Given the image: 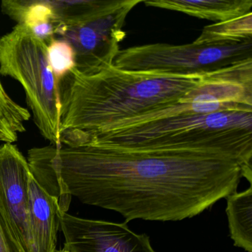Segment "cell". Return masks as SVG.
<instances>
[{
    "mask_svg": "<svg viewBox=\"0 0 252 252\" xmlns=\"http://www.w3.org/2000/svg\"><path fill=\"white\" fill-rule=\"evenodd\" d=\"M63 203L119 212L126 222L191 218L237 191L244 165L206 150H134L96 143L48 146Z\"/></svg>",
    "mask_w": 252,
    "mask_h": 252,
    "instance_id": "1",
    "label": "cell"
},
{
    "mask_svg": "<svg viewBox=\"0 0 252 252\" xmlns=\"http://www.w3.org/2000/svg\"><path fill=\"white\" fill-rule=\"evenodd\" d=\"M206 75L127 71L113 64L94 73L75 68L58 84L60 146L81 145L116 124L176 102Z\"/></svg>",
    "mask_w": 252,
    "mask_h": 252,
    "instance_id": "2",
    "label": "cell"
},
{
    "mask_svg": "<svg viewBox=\"0 0 252 252\" xmlns=\"http://www.w3.org/2000/svg\"><path fill=\"white\" fill-rule=\"evenodd\" d=\"M86 143L134 150L221 152L252 167V110L179 115L118 126L90 137Z\"/></svg>",
    "mask_w": 252,
    "mask_h": 252,
    "instance_id": "3",
    "label": "cell"
},
{
    "mask_svg": "<svg viewBox=\"0 0 252 252\" xmlns=\"http://www.w3.org/2000/svg\"><path fill=\"white\" fill-rule=\"evenodd\" d=\"M0 73L23 86L41 135L51 145L60 147L61 101L47 44L17 25L0 37Z\"/></svg>",
    "mask_w": 252,
    "mask_h": 252,
    "instance_id": "4",
    "label": "cell"
},
{
    "mask_svg": "<svg viewBox=\"0 0 252 252\" xmlns=\"http://www.w3.org/2000/svg\"><path fill=\"white\" fill-rule=\"evenodd\" d=\"M251 60L252 39L212 45L156 43L119 51L113 66L127 71L204 76Z\"/></svg>",
    "mask_w": 252,
    "mask_h": 252,
    "instance_id": "5",
    "label": "cell"
},
{
    "mask_svg": "<svg viewBox=\"0 0 252 252\" xmlns=\"http://www.w3.org/2000/svg\"><path fill=\"white\" fill-rule=\"evenodd\" d=\"M141 0H123L108 14L79 26H60L56 38H61L73 47L76 69L84 73H94L113 65L119 54V43L126 33L122 30L132 8Z\"/></svg>",
    "mask_w": 252,
    "mask_h": 252,
    "instance_id": "6",
    "label": "cell"
},
{
    "mask_svg": "<svg viewBox=\"0 0 252 252\" xmlns=\"http://www.w3.org/2000/svg\"><path fill=\"white\" fill-rule=\"evenodd\" d=\"M27 159L17 146L0 147V212L26 252H34L30 225Z\"/></svg>",
    "mask_w": 252,
    "mask_h": 252,
    "instance_id": "7",
    "label": "cell"
},
{
    "mask_svg": "<svg viewBox=\"0 0 252 252\" xmlns=\"http://www.w3.org/2000/svg\"><path fill=\"white\" fill-rule=\"evenodd\" d=\"M63 249L73 252H156L146 234H136L127 222H109L63 214Z\"/></svg>",
    "mask_w": 252,
    "mask_h": 252,
    "instance_id": "8",
    "label": "cell"
},
{
    "mask_svg": "<svg viewBox=\"0 0 252 252\" xmlns=\"http://www.w3.org/2000/svg\"><path fill=\"white\" fill-rule=\"evenodd\" d=\"M30 225L34 252H54L62 215L57 197L48 192L31 172L29 181Z\"/></svg>",
    "mask_w": 252,
    "mask_h": 252,
    "instance_id": "9",
    "label": "cell"
},
{
    "mask_svg": "<svg viewBox=\"0 0 252 252\" xmlns=\"http://www.w3.org/2000/svg\"><path fill=\"white\" fill-rule=\"evenodd\" d=\"M1 9L45 43L56 38L60 24L50 0H5Z\"/></svg>",
    "mask_w": 252,
    "mask_h": 252,
    "instance_id": "10",
    "label": "cell"
},
{
    "mask_svg": "<svg viewBox=\"0 0 252 252\" xmlns=\"http://www.w3.org/2000/svg\"><path fill=\"white\" fill-rule=\"evenodd\" d=\"M148 7L179 11L197 18L218 23L252 12V0H150L143 1Z\"/></svg>",
    "mask_w": 252,
    "mask_h": 252,
    "instance_id": "11",
    "label": "cell"
},
{
    "mask_svg": "<svg viewBox=\"0 0 252 252\" xmlns=\"http://www.w3.org/2000/svg\"><path fill=\"white\" fill-rule=\"evenodd\" d=\"M230 237L237 247L252 252V187L227 196Z\"/></svg>",
    "mask_w": 252,
    "mask_h": 252,
    "instance_id": "12",
    "label": "cell"
},
{
    "mask_svg": "<svg viewBox=\"0 0 252 252\" xmlns=\"http://www.w3.org/2000/svg\"><path fill=\"white\" fill-rule=\"evenodd\" d=\"M123 0H77L50 1L60 26H79L113 11Z\"/></svg>",
    "mask_w": 252,
    "mask_h": 252,
    "instance_id": "13",
    "label": "cell"
},
{
    "mask_svg": "<svg viewBox=\"0 0 252 252\" xmlns=\"http://www.w3.org/2000/svg\"><path fill=\"white\" fill-rule=\"evenodd\" d=\"M252 39V12L203 28L193 43L197 45L233 43Z\"/></svg>",
    "mask_w": 252,
    "mask_h": 252,
    "instance_id": "14",
    "label": "cell"
},
{
    "mask_svg": "<svg viewBox=\"0 0 252 252\" xmlns=\"http://www.w3.org/2000/svg\"><path fill=\"white\" fill-rule=\"evenodd\" d=\"M30 118V112L8 95L0 80V141H17L19 134L26 131Z\"/></svg>",
    "mask_w": 252,
    "mask_h": 252,
    "instance_id": "15",
    "label": "cell"
},
{
    "mask_svg": "<svg viewBox=\"0 0 252 252\" xmlns=\"http://www.w3.org/2000/svg\"><path fill=\"white\" fill-rule=\"evenodd\" d=\"M48 63L57 83L76 68V55L70 43L61 38H54L47 44Z\"/></svg>",
    "mask_w": 252,
    "mask_h": 252,
    "instance_id": "16",
    "label": "cell"
},
{
    "mask_svg": "<svg viewBox=\"0 0 252 252\" xmlns=\"http://www.w3.org/2000/svg\"><path fill=\"white\" fill-rule=\"evenodd\" d=\"M0 252H26L0 212Z\"/></svg>",
    "mask_w": 252,
    "mask_h": 252,
    "instance_id": "17",
    "label": "cell"
},
{
    "mask_svg": "<svg viewBox=\"0 0 252 252\" xmlns=\"http://www.w3.org/2000/svg\"><path fill=\"white\" fill-rule=\"evenodd\" d=\"M70 252V251L66 250V249H61V250H56L55 252Z\"/></svg>",
    "mask_w": 252,
    "mask_h": 252,
    "instance_id": "18",
    "label": "cell"
}]
</instances>
